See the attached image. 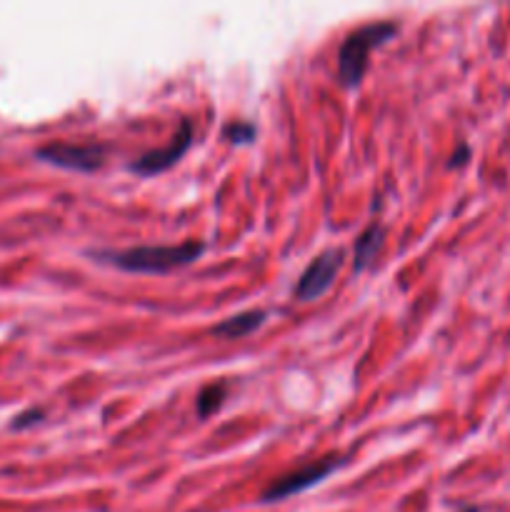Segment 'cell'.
I'll return each mask as SVG.
<instances>
[{
    "mask_svg": "<svg viewBox=\"0 0 510 512\" xmlns=\"http://www.w3.org/2000/svg\"><path fill=\"white\" fill-rule=\"evenodd\" d=\"M205 253V245L198 240H188L183 245H138L128 250H93L90 258L98 263H110L125 273L163 275L175 268L190 265Z\"/></svg>",
    "mask_w": 510,
    "mask_h": 512,
    "instance_id": "obj_1",
    "label": "cell"
},
{
    "mask_svg": "<svg viewBox=\"0 0 510 512\" xmlns=\"http://www.w3.org/2000/svg\"><path fill=\"white\" fill-rule=\"evenodd\" d=\"M398 33V25L390 20H380V23H368L355 28L348 38L343 40L338 50V78L345 88H355L363 80L365 70H368V55L375 48L390 40Z\"/></svg>",
    "mask_w": 510,
    "mask_h": 512,
    "instance_id": "obj_2",
    "label": "cell"
},
{
    "mask_svg": "<svg viewBox=\"0 0 510 512\" xmlns=\"http://www.w3.org/2000/svg\"><path fill=\"white\" fill-rule=\"evenodd\" d=\"M340 463H343V460L335 458V455H328V458H323V460L305 463V465H300V468L290 470V473H285L283 478L273 480V483L265 488L263 503L285 500V498H290V495H298V493H303V490L313 488V485L323 483V480L328 478V475L333 473Z\"/></svg>",
    "mask_w": 510,
    "mask_h": 512,
    "instance_id": "obj_3",
    "label": "cell"
},
{
    "mask_svg": "<svg viewBox=\"0 0 510 512\" xmlns=\"http://www.w3.org/2000/svg\"><path fill=\"white\" fill-rule=\"evenodd\" d=\"M105 145H73V143H53L40 148L38 158L43 163L58 165L65 170H78V173H93L103 168L105 163Z\"/></svg>",
    "mask_w": 510,
    "mask_h": 512,
    "instance_id": "obj_4",
    "label": "cell"
},
{
    "mask_svg": "<svg viewBox=\"0 0 510 512\" xmlns=\"http://www.w3.org/2000/svg\"><path fill=\"white\" fill-rule=\"evenodd\" d=\"M340 263H343V253H340L338 248L320 253L318 258L305 268V273L300 275L298 285H295V298H298L300 303H310V300H318L320 295L328 293L330 285L335 283Z\"/></svg>",
    "mask_w": 510,
    "mask_h": 512,
    "instance_id": "obj_5",
    "label": "cell"
},
{
    "mask_svg": "<svg viewBox=\"0 0 510 512\" xmlns=\"http://www.w3.org/2000/svg\"><path fill=\"white\" fill-rule=\"evenodd\" d=\"M190 145H193V123H190V120H183V123L178 125V130H175L173 138H170V143L165 145V148H155L140 155L133 163V170L138 175L165 173V170L173 168V165L188 153Z\"/></svg>",
    "mask_w": 510,
    "mask_h": 512,
    "instance_id": "obj_6",
    "label": "cell"
},
{
    "mask_svg": "<svg viewBox=\"0 0 510 512\" xmlns=\"http://www.w3.org/2000/svg\"><path fill=\"white\" fill-rule=\"evenodd\" d=\"M265 318H268L265 310H248V313L233 315V318L215 325L213 335H218V338H225V340H240L245 338V335L255 333V330L265 323Z\"/></svg>",
    "mask_w": 510,
    "mask_h": 512,
    "instance_id": "obj_7",
    "label": "cell"
},
{
    "mask_svg": "<svg viewBox=\"0 0 510 512\" xmlns=\"http://www.w3.org/2000/svg\"><path fill=\"white\" fill-rule=\"evenodd\" d=\"M383 225L373 223L368 225V228L363 230V233L358 235V240H355V253H353V268L355 270H365L370 263L375 260V255H378L380 245H383Z\"/></svg>",
    "mask_w": 510,
    "mask_h": 512,
    "instance_id": "obj_8",
    "label": "cell"
},
{
    "mask_svg": "<svg viewBox=\"0 0 510 512\" xmlns=\"http://www.w3.org/2000/svg\"><path fill=\"white\" fill-rule=\"evenodd\" d=\"M228 395V385L225 383H213L208 388L200 390L198 395V415L200 418H208V415L218 413L223 408V400Z\"/></svg>",
    "mask_w": 510,
    "mask_h": 512,
    "instance_id": "obj_9",
    "label": "cell"
},
{
    "mask_svg": "<svg viewBox=\"0 0 510 512\" xmlns=\"http://www.w3.org/2000/svg\"><path fill=\"white\" fill-rule=\"evenodd\" d=\"M225 135H228L233 143H248V140L255 138V128L250 123H235L225 128Z\"/></svg>",
    "mask_w": 510,
    "mask_h": 512,
    "instance_id": "obj_10",
    "label": "cell"
},
{
    "mask_svg": "<svg viewBox=\"0 0 510 512\" xmlns=\"http://www.w3.org/2000/svg\"><path fill=\"white\" fill-rule=\"evenodd\" d=\"M468 155H470L468 145H460L458 153H453V158H450V165H463V163H465V158H468Z\"/></svg>",
    "mask_w": 510,
    "mask_h": 512,
    "instance_id": "obj_11",
    "label": "cell"
}]
</instances>
